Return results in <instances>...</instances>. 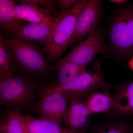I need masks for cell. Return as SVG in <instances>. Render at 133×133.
<instances>
[{"mask_svg": "<svg viewBox=\"0 0 133 133\" xmlns=\"http://www.w3.org/2000/svg\"><path fill=\"white\" fill-rule=\"evenodd\" d=\"M15 70L2 37L0 38V79L15 76Z\"/></svg>", "mask_w": 133, "mask_h": 133, "instance_id": "ac0fdd59", "label": "cell"}, {"mask_svg": "<svg viewBox=\"0 0 133 133\" xmlns=\"http://www.w3.org/2000/svg\"><path fill=\"white\" fill-rule=\"evenodd\" d=\"M66 100L61 93L41 97L36 109L41 119L62 125L67 109Z\"/></svg>", "mask_w": 133, "mask_h": 133, "instance_id": "ba28073f", "label": "cell"}, {"mask_svg": "<svg viewBox=\"0 0 133 133\" xmlns=\"http://www.w3.org/2000/svg\"><path fill=\"white\" fill-rule=\"evenodd\" d=\"M58 16L51 24L32 23L26 24L15 32L14 35L27 41H38L45 44L57 22Z\"/></svg>", "mask_w": 133, "mask_h": 133, "instance_id": "5bb4252c", "label": "cell"}, {"mask_svg": "<svg viewBox=\"0 0 133 133\" xmlns=\"http://www.w3.org/2000/svg\"><path fill=\"white\" fill-rule=\"evenodd\" d=\"M35 85L21 77L0 79V103L20 111L28 105L35 93Z\"/></svg>", "mask_w": 133, "mask_h": 133, "instance_id": "277c9868", "label": "cell"}, {"mask_svg": "<svg viewBox=\"0 0 133 133\" xmlns=\"http://www.w3.org/2000/svg\"><path fill=\"white\" fill-rule=\"evenodd\" d=\"M133 128L123 121L108 123L101 127L96 133H132Z\"/></svg>", "mask_w": 133, "mask_h": 133, "instance_id": "d6986e66", "label": "cell"}, {"mask_svg": "<svg viewBox=\"0 0 133 133\" xmlns=\"http://www.w3.org/2000/svg\"><path fill=\"white\" fill-rule=\"evenodd\" d=\"M114 107L112 113L115 116L133 115V79L114 86Z\"/></svg>", "mask_w": 133, "mask_h": 133, "instance_id": "8fae6325", "label": "cell"}, {"mask_svg": "<svg viewBox=\"0 0 133 133\" xmlns=\"http://www.w3.org/2000/svg\"><path fill=\"white\" fill-rule=\"evenodd\" d=\"M70 102L64 118L66 128L74 131L85 130L90 123L91 114L82 101H74Z\"/></svg>", "mask_w": 133, "mask_h": 133, "instance_id": "30bf717a", "label": "cell"}, {"mask_svg": "<svg viewBox=\"0 0 133 133\" xmlns=\"http://www.w3.org/2000/svg\"><path fill=\"white\" fill-rule=\"evenodd\" d=\"M132 133H133V129H132Z\"/></svg>", "mask_w": 133, "mask_h": 133, "instance_id": "d4e9b609", "label": "cell"}, {"mask_svg": "<svg viewBox=\"0 0 133 133\" xmlns=\"http://www.w3.org/2000/svg\"><path fill=\"white\" fill-rule=\"evenodd\" d=\"M108 46L119 56L133 55V6L125 8L115 17L109 28Z\"/></svg>", "mask_w": 133, "mask_h": 133, "instance_id": "3957f363", "label": "cell"}, {"mask_svg": "<svg viewBox=\"0 0 133 133\" xmlns=\"http://www.w3.org/2000/svg\"><path fill=\"white\" fill-rule=\"evenodd\" d=\"M59 3L61 12H64L70 9L72 7L74 6L78 1L76 0H59Z\"/></svg>", "mask_w": 133, "mask_h": 133, "instance_id": "44dd1931", "label": "cell"}, {"mask_svg": "<svg viewBox=\"0 0 133 133\" xmlns=\"http://www.w3.org/2000/svg\"><path fill=\"white\" fill-rule=\"evenodd\" d=\"M0 133H7L6 130L2 125L1 126L0 128Z\"/></svg>", "mask_w": 133, "mask_h": 133, "instance_id": "cb8c5ba5", "label": "cell"}, {"mask_svg": "<svg viewBox=\"0 0 133 133\" xmlns=\"http://www.w3.org/2000/svg\"><path fill=\"white\" fill-rule=\"evenodd\" d=\"M129 65L131 70L133 71V56L129 63Z\"/></svg>", "mask_w": 133, "mask_h": 133, "instance_id": "603a6c76", "label": "cell"}, {"mask_svg": "<svg viewBox=\"0 0 133 133\" xmlns=\"http://www.w3.org/2000/svg\"><path fill=\"white\" fill-rule=\"evenodd\" d=\"M128 1L126 0H110L109 1V2L113 4H116V5H121L124 4Z\"/></svg>", "mask_w": 133, "mask_h": 133, "instance_id": "7402d4cb", "label": "cell"}, {"mask_svg": "<svg viewBox=\"0 0 133 133\" xmlns=\"http://www.w3.org/2000/svg\"><path fill=\"white\" fill-rule=\"evenodd\" d=\"M88 1L79 0L70 9L59 13L57 22L43 48L51 60H56L70 46L78 18Z\"/></svg>", "mask_w": 133, "mask_h": 133, "instance_id": "7a4b0ae2", "label": "cell"}, {"mask_svg": "<svg viewBox=\"0 0 133 133\" xmlns=\"http://www.w3.org/2000/svg\"><path fill=\"white\" fill-rule=\"evenodd\" d=\"M103 16L101 2L98 0L88 1L80 13L76 23L70 46L80 43L97 27Z\"/></svg>", "mask_w": 133, "mask_h": 133, "instance_id": "52a82bcc", "label": "cell"}, {"mask_svg": "<svg viewBox=\"0 0 133 133\" xmlns=\"http://www.w3.org/2000/svg\"><path fill=\"white\" fill-rule=\"evenodd\" d=\"M16 5L13 0H0V27L9 33H14L27 24L16 16Z\"/></svg>", "mask_w": 133, "mask_h": 133, "instance_id": "9a60e30c", "label": "cell"}, {"mask_svg": "<svg viewBox=\"0 0 133 133\" xmlns=\"http://www.w3.org/2000/svg\"><path fill=\"white\" fill-rule=\"evenodd\" d=\"M15 70L28 76H44L51 71L44 56L30 41L14 35L2 37Z\"/></svg>", "mask_w": 133, "mask_h": 133, "instance_id": "6da1fadb", "label": "cell"}, {"mask_svg": "<svg viewBox=\"0 0 133 133\" xmlns=\"http://www.w3.org/2000/svg\"><path fill=\"white\" fill-rule=\"evenodd\" d=\"M14 12L17 17L29 23L51 24L57 17L52 16L45 9L32 3L16 5Z\"/></svg>", "mask_w": 133, "mask_h": 133, "instance_id": "7c38bea8", "label": "cell"}, {"mask_svg": "<svg viewBox=\"0 0 133 133\" xmlns=\"http://www.w3.org/2000/svg\"><path fill=\"white\" fill-rule=\"evenodd\" d=\"M87 65H79L66 62L58 69V78L56 83L50 88H47L38 94V97L52 94L62 92L71 88L76 78L87 70Z\"/></svg>", "mask_w": 133, "mask_h": 133, "instance_id": "9c48e42d", "label": "cell"}, {"mask_svg": "<svg viewBox=\"0 0 133 133\" xmlns=\"http://www.w3.org/2000/svg\"><path fill=\"white\" fill-rule=\"evenodd\" d=\"M17 1L21 3V4L23 3H32L39 5L45 9L47 10L50 12L52 15H55L57 17L59 13L56 11L55 7V1L50 0H22Z\"/></svg>", "mask_w": 133, "mask_h": 133, "instance_id": "ffe728a7", "label": "cell"}, {"mask_svg": "<svg viewBox=\"0 0 133 133\" xmlns=\"http://www.w3.org/2000/svg\"><path fill=\"white\" fill-rule=\"evenodd\" d=\"M86 104L91 114L112 112L114 104L113 94L108 91L93 93L87 98Z\"/></svg>", "mask_w": 133, "mask_h": 133, "instance_id": "2e32d148", "label": "cell"}, {"mask_svg": "<svg viewBox=\"0 0 133 133\" xmlns=\"http://www.w3.org/2000/svg\"><path fill=\"white\" fill-rule=\"evenodd\" d=\"M29 133H85V130L74 131L49 121L36 118L30 115H22Z\"/></svg>", "mask_w": 133, "mask_h": 133, "instance_id": "4fadbf2b", "label": "cell"}, {"mask_svg": "<svg viewBox=\"0 0 133 133\" xmlns=\"http://www.w3.org/2000/svg\"><path fill=\"white\" fill-rule=\"evenodd\" d=\"M101 61H97L93 66L79 74L70 90L62 93L66 101H80L88 97L94 91L101 89L107 92L114 86L106 83L101 65Z\"/></svg>", "mask_w": 133, "mask_h": 133, "instance_id": "5b68a950", "label": "cell"}, {"mask_svg": "<svg viewBox=\"0 0 133 133\" xmlns=\"http://www.w3.org/2000/svg\"><path fill=\"white\" fill-rule=\"evenodd\" d=\"M109 50V46L105 43L102 33L96 27L86 39L72 48L64 58L51 67V71L58 70L62 65L66 62L88 65L97 55L104 54Z\"/></svg>", "mask_w": 133, "mask_h": 133, "instance_id": "8992f818", "label": "cell"}, {"mask_svg": "<svg viewBox=\"0 0 133 133\" xmlns=\"http://www.w3.org/2000/svg\"><path fill=\"white\" fill-rule=\"evenodd\" d=\"M2 126L7 133H29L20 111L16 109H9L6 124Z\"/></svg>", "mask_w": 133, "mask_h": 133, "instance_id": "e0dca14e", "label": "cell"}]
</instances>
